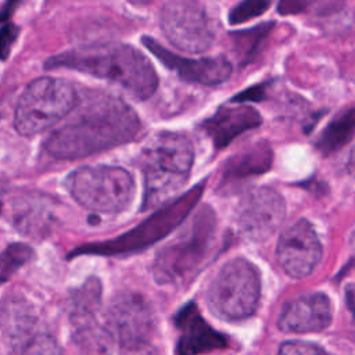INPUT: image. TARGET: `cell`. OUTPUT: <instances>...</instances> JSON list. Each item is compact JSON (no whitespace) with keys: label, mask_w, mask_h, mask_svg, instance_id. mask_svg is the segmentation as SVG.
<instances>
[{"label":"cell","mask_w":355,"mask_h":355,"mask_svg":"<svg viewBox=\"0 0 355 355\" xmlns=\"http://www.w3.org/2000/svg\"><path fill=\"white\" fill-rule=\"evenodd\" d=\"M140 130V119L125 101L100 94L71 122L53 132L46 151L60 159H78L133 140Z\"/></svg>","instance_id":"6da1fadb"},{"label":"cell","mask_w":355,"mask_h":355,"mask_svg":"<svg viewBox=\"0 0 355 355\" xmlns=\"http://www.w3.org/2000/svg\"><path fill=\"white\" fill-rule=\"evenodd\" d=\"M49 69H73L121 86L130 96L148 98L158 86V76L144 54L125 43L76 47L46 61Z\"/></svg>","instance_id":"7a4b0ae2"},{"label":"cell","mask_w":355,"mask_h":355,"mask_svg":"<svg viewBox=\"0 0 355 355\" xmlns=\"http://www.w3.org/2000/svg\"><path fill=\"white\" fill-rule=\"evenodd\" d=\"M194 150L191 140L176 132H162L141 153L144 172L143 209L166 205L186 184Z\"/></svg>","instance_id":"3957f363"},{"label":"cell","mask_w":355,"mask_h":355,"mask_svg":"<svg viewBox=\"0 0 355 355\" xmlns=\"http://www.w3.org/2000/svg\"><path fill=\"white\" fill-rule=\"evenodd\" d=\"M215 239V214L208 205L201 207L183 230L158 251L154 262L157 282L182 286L191 280L212 252Z\"/></svg>","instance_id":"277c9868"},{"label":"cell","mask_w":355,"mask_h":355,"mask_svg":"<svg viewBox=\"0 0 355 355\" xmlns=\"http://www.w3.org/2000/svg\"><path fill=\"white\" fill-rule=\"evenodd\" d=\"M202 191L204 183H200L183 196L164 205L161 209L153 212L146 220L129 232L108 241L82 245L72 254L121 255L141 251L175 230L189 216L190 211L201 198Z\"/></svg>","instance_id":"5b68a950"},{"label":"cell","mask_w":355,"mask_h":355,"mask_svg":"<svg viewBox=\"0 0 355 355\" xmlns=\"http://www.w3.org/2000/svg\"><path fill=\"white\" fill-rule=\"evenodd\" d=\"M76 103L78 94L65 79L37 78L25 87L17 103L14 126L19 135H37L65 118Z\"/></svg>","instance_id":"8992f818"},{"label":"cell","mask_w":355,"mask_h":355,"mask_svg":"<svg viewBox=\"0 0 355 355\" xmlns=\"http://www.w3.org/2000/svg\"><path fill=\"white\" fill-rule=\"evenodd\" d=\"M259 273L245 258L227 261L209 283L207 304L219 319L236 322L250 318L258 308Z\"/></svg>","instance_id":"52a82bcc"},{"label":"cell","mask_w":355,"mask_h":355,"mask_svg":"<svg viewBox=\"0 0 355 355\" xmlns=\"http://www.w3.org/2000/svg\"><path fill=\"white\" fill-rule=\"evenodd\" d=\"M67 186L85 208L101 214H116L128 208L135 196V180L121 166L94 165L73 171Z\"/></svg>","instance_id":"ba28073f"},{"label":"cell","mask_w":355,"mask_h":355,"mask_svg":"<svg viewBox=\"0 0 355 355\" xmlns=\"http://www.w3.org/2000/svg\"><path fill=\"white\" fill-rule=\"evenodd\" d=\"M161 28L176 49L202 53L212 46L214 29L201 3L189 0L168 1L161 8Z\"/></svg>","instance_id":"9c48e42d"},{"label":"cell","mask_w":355,"mask_h":355,"mask_svg":"<svg viewBox=\"0 0 355 355\" xmlns=\"http://www.w3.org/2000/svg\"><path fill=\"white\" fill-rule=\"evenodd\" d=\"M107 329L122 348L147 345L155 329L153 308L137 293L119 294L108 308Z\"/></svg>","instance_id":"30bf717a"},{"label":"cell","mask_w":355,"mask_h":355,"mask_svg":"<svg viewBox=\"0 0 355 355\" xmlns=\"http://www.w3.org/2000/svg\"><path fill=\"white\" fill-rule=\"evenodd\" d=\"M286 214L283 197L273 189L250 190L237 208V229L250 241L268 240L282 225Z\"/></svg>","instance_id":"8fae6325"},{"label":"cell","mask_w":355,"mask_h":355,"mask_svg":"<svg viewBox=\"0 0 355 355\" xmlns=\"http://www.w3.org/2000/svg\"><path fill=\"white\" fill-rule=\"evenodd\" d=\"M276 257L288 276L302 279L311 275L322 258V245L312 225L300 219L287 227L277 241Z\"/></svg>","instance_id":"7c38bea8"},{"label":"cell","mask_w":355,"mask_h":355,"mask_svg":"<svg viewBox=\"0 0 355 355\" xmlns=\"http://www.w3.org/2000/svg\"><path fill=\"white\" fill-rule=\"evenodd\" d=\"M144 46L171 71L186 82L215 86L223 83L232 75V64L222 55L209 58H186L180 57L151 37L141 39Z\"/></svg>","instance_id":"4fadbf2b"},{"label":"cell","mask_w":355,"mask_h":355,"mask_svg":"<svg viewBox=\"0 0 355 355\" xmlns=\"http://www.w3.org/2000/svg\"><path fill=\"white\" fill-rule=\"evenodd\" d=\"M333 306L323 293H312L288 301L277 319V326L284 333L322 331L331 323Z\"/></svg>","instance_id":"5bb4252c"},{"label":"cell","mask_w":355,"mask_h":355,"mask_svg":"<svg viewBox=\"0 0 355 355\" xmlns=\"http://www.w3.org/2000/svg\"><path fill=\"white\" fill-rule=\"evenodd\" d=\"M179 330L178 354L200 355L214 349L225 348L226 337L214 330L200 315L196 304L189 302L175 316Z\"/></svg>","instance_id":"9a60e30c"},{"label":"cell","mask_w":355,"mask_h":355,"mask_svg":"<svg viewBox=\"0 0 355 355\" xmlns=\"http://www.w3.org/2000/svg\"><path fill=\"white\" fill-rule=\"evenodd\" d=\"M261 125V115L250 105L219 108L202 122V128L216 148H223L241 133Z\"/></svg>","instance_id":"2e32d148"},{"label":"cell","mask_w":355,"mask_h":355,"mask_svg":"<svg viewBox=\"0 0 355 355\" xmlns=\"http://www.w3.org/2000/svg\"><path fill=\"white\" fill-rule=\"evenodd\" d=\"M273 161L272 148L266 141H255L226 161L220 187L236 184L248 178L265 173Z\"/></svg>","instance_id":"e0dca14e"},{"label":"cell","mask_w":355,"mask_h":355,"mask_svg":"<svg viewBox=\"0 0 355 355\" xmlns=\"http://www.w3.org/2000/svg\"><path fill=\"white\" fill-rule=\"evenodd\" d=\"M72 340L80 355H111L114 337L94 316H72Z\"/></svg>","instance_id":"ac0fdd59"},{"label":"cell","mask_w":355,"mask_h":355,"mask_svg":"<svg viewBox=\"0 0 355 355\" xmlns=\"http://www.w3.org/2000/svg\"><path fill=\"white\" fill-rule=\"evenodd\" d=\"M1 324L14 345H24L36 331V316L32 306L22 300H10L1 311Z\"/></svg>","instance_id":"d6986e66"},{"label":"cell","mask_w":355,"mask_h":355,"mask_svg":"<svg viewBox=\"0 0 355 355\" xmlns=\"http://www.w3.org/2000/svg\"><path fill=\"white\" fill-rule=\"evenodd\" d=\"M355 137V108L338 112L322 130L316 140V148L323 155H331Z\"/></svg>","instance_id":"ffe728a7"},{"label":"cell","mask_w":355,"mask_h":355,"mask_svg":"<svg viewBox=\"0 0 355 355\" xmlns=\"http://www.w3.org/2000/svg\"><path fill=\"white\" fill-rule=\"evenodd\" d=\"M32 248L21 243L10 244L0 251V283L10 279L12 273L32 258Z\"/></svg>","instance_id":"44dd1931"},{"label":"cell","mask_w":355,"mask_h":355,"mask_svg":"<svg viewBox=\"0 0 355 355\" xmlns=\"http://www.w3.org/2000/svg\"><path fill=\"white\" fill-rule=\"evenodd\" d=\"M273 28V24H263L261 26H257L251 31H244V32H236L234 35V44H236V51L243 57L245 61L250 60V55L255 53L258 49L259 43L263 40V37L269 33V31Z\"/></svg>","instance_id":"7402d4cb"},{"label":"cell","mask_w":355,"mask_h":355,"mask_svg":"<svg viewBox=\"0 0 355 355\" xmlns=\"http://www.w3.org/2000/svg\"><path fill=\"white\" fill-rule=\"evenodd\" d=\"M21 355H62V351L55 338L44 331H37L22 345Z\"/></svg>","instance_id":"603a6c76"},{"label":"cell","mask_w":355,"mask_h":355,"mask_svg":"<svg viewBox=\"0 0 355 355\" xmlns=\"http://www.w3.org/2000/svg\"><path fill=\"white\" fill-rule=\"evenodd\" d=\"M270 6L269 1L263 0H245L239 4H236L230 12H229V21L230 24H243L248 19H252L258 15H261L268 7Z\"/></svg>","instance_id":"cb8c5ba5"},{"label":"cell","mask_w":355,"mask_h":355,"mask_svg":"<svg viewBox=\"0 0 355 355\" xmlns=\"http://www.w3.org/2000/svg\"><path fill=\"white\" fill-rule=\"evenodd\" d=\"M18 36V26L10 19V10L0 12V60H6Z\"/></svg>","instance_id":"d4e9b609"},{"label":"cell","mask_w":355,"mask_h":355,"mask_svg":"<svg viewBox=\"0 0 355 355\" xmlns=\"http://www.w3.org/2000/svg\"><path fill=\"white\" fill-rule=\"evenodd\" d=\"M277 355H327L326 351L308 341L294 340V341H286L280 345Z\"/></svg>","instance_id":"484cf974"},{"label":"cell","mask_w":355,"mask_h":355,"mask_svg":"<svg viewBox=\"0 0 355 355\" xmlns=\"http://www.w3.org/2000/svg\"><path fill=\"white\" fill-rule=\"evenodd\" d=\"M306 7V3L302 1H282L277 6L280 14H290V12H300Z\"/></svg>","instance_id":"4316f807"},{"label":"cell","mask_w":355,"mask_h":355,"mask_svg":"<svg viewBox=\"0 0 355 355\" xmlns=\"http://www.w3.org/2000/svg\"><path fill=\"white\" fill-rule=\"evenodd\" d=\"M345 304L355 320V283H351L345 287Z\"/></svg>","instance_id":"83f0119b"},{"label":"cell","mask_w":355,"mask_h":355,"mask_svg":"<svg viewBox=\"0 0 355 355\" xmlns=\"http://www.w3.org/2000/svg\"><path fill=\"white\" fill-rule=\"evenodd\" d=\"M121 355H157L150 344L135 347V348H122Z\"/></svg>","instance_id":"f1b7e54d"},{"label":"cell","mask_w":355,"mask_h":355,"mask_svg":"<svg viewBox=\"0 0 355 355\" xmlns=\"http://www.w3.org/2000/svg\"><path fill=\"white\" fill-rule=\"evenodd\" d=\"M347 169H348L349 173L355 175V147L352 148V151L349 154V158L347 161Z\"/></svg>","instance_id":"f546056e"}]
</instances>
